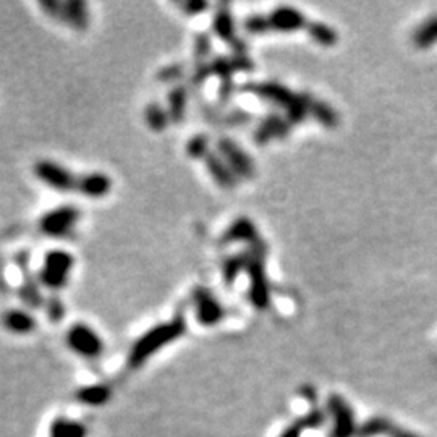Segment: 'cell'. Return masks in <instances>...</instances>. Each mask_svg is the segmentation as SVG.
Segmentation results:
<instances>
[{
  "mask_svg": "<svg viewBox=\"0 0 437 437\" xmlns=\"http://www.w3.org/2000/svg\"><path fill=\"white\" fill-rule=\"evenodd\" d=\"M185 332H186V318L182 311L175 314L170 321H165L162 324H157V326L151 327L131 345L130 353H128L126 358L128 367H131V370L141 367L152 355L161 351L164 346L178 340Z\"/></svg>",
  "mask_w": 437,
  "mask_h": 437,
  "instance_id": "cell-1",
  "label": "cell"
},
{
  "mask_svg": "<svg viewBox=\"0 0 437 437\" xmlns=\"http://www.w3.org/2000/svg\"><path fill=\"white\" fill-rule=\"evenodd\" d=\"M74 259L70 253L63 249H52L44 256V264L39 273L41 285L54 292L63 289L70 279Z\"/></svg>",
  "mask_w": 437,
  "mask_h": 437,
  "instance_id": "cell-2",
  "label": "cell"
},
{
  "mask_svg": "<svg viewBox=\"0 0 437 437\" xmlns=\"http://www.w3.org/2000/svg\"><path fill=\"white\" fill-rule=\"evenodd\" d=\"M79 217H81V212L77 206H58L41 217L39 230L51 238L68 237L78 223Z\"/></svg>",
  "mask_w": 437,
  "mask_h": 437,
  "instance_id": "cell-3",
  "label": "cell"
},
{
  "mask_svg": "<svg viewBox=\"0 0 437 437\" xmlns=\"http://www.w3.org/2000/svg\"><path fill=\"white\" fill-rule=\"evenodd\" d=\"M67 345L72 351L84 356V358H98L104 351V342L99 337V334L91 329L88 324L78 322L70 327L67 332Z\"/></svg>",
  "mask_w": 437,
  "mask_h": 437,
  "instance_id": "cell-4",
  "label": "cell"
},
{
  "mask_svg": "<svg viewBox=\"0 0 437 437\" xmlns=\"http://www.w3.org/2000/svg\"><path fill=\"white\" fill-rule=\"evenodd\" d=\"M34 175L42 183L51 186L57 191H72L77 190L78 177L63 167L62 164L54 161H39L34 165Z\"/></svg>",
  "mask_w": 437,
  "mask_h": 437,
  "instance_id": "cell-5",
  "label": "cell"
},
{
  "mask_svg": "<svg viewBox=\"0 0 437 437\" xmlns=\"http://www.w3.org/2000/svg\"><path fill=\"white\" fill-rule=\"evenodd\" d=\"M327 410L332 415L334 428L330 437H355L358 433L353 410L344 397L332 396L327 400Z\"/></svg>",
  "mask_w": 437,
  "mask_h": 437,
  "instance_id": "cell-6",
  "label": "cell"
},
{
  "mask_svg": "<svg viewBox=\"0 0 437 437\" xmlns=\"http://www.w3.org/2000/svg\"><path fill=\"white\" fill-rule=\"evenodd\" d=\"M193 303L196 319L202 326H216V324L223 318V308L217 298L212 293L204 289V287H196L193 290Z\"/></svg>",
  "mask_w": 437,
  "mask_h": 437,
  "instance_id": "cell-7",
  "label": "cell"
},
{
  "mask_svg": "<svg viewBox=\"0 0 437 437\" xmlns=\"http://www.w3.org/2000/svg\"><path fill=\"white\" fill-rule=\"evenodd\" d=\"M17 264L21 270V275H23V284H21L20 289V296L23 300L25 305H28L30 308H41L44 305V298H42V293L39 289V284L31 274L30 268V258L26 253H20L17 256Z\"/></svg>",
  "mask_w": 437,
  "mask_h": 437,
  "instance_id": "cell-8",
  "label": "cell"
},
{
  "mask_svg": "<svg viewBox=\"0 0 437 437\" xmlns=\"http://www.w3.org/2000/svg\"><path fill=\"white\" fill-rule=\"evenodd\" d=\"M77 190L83 196L91 200H99L107 196L112 190V178L103 172H89L78 177Z\"/></svg>",
  "mask_w": 437,
  "mask_h": 437,
  "instance_id": "cell-9",
  "label": "cell"
},
{
  "mask_svg": "<svg viewBox=\"0 0 437 437\" xmlns=\"http://www.w3.org/2000/svg\"><path fill=\"white\" fill-rule=\"evenodd\" d=\"M218 151H221L222 157L226 159L228 165H230V167L235 170L238 175H243V177L252 175L253 164L248 159L247 154H244L242 149L235 145V143L227 140V138H223V140L218 141Z\"/></svg>",
  "mask_w": 437,
  "mask_h": 437,
  "instance_id": "cell-10",
  "label": "cell"
},
{
  "mask_svg": "<svg viewBox=\"0 0 437 437\" xmlns=\"http://www.w3.org/2000/svg\"><path fill=\"white\" fill-rule=\"evenodd\" d=\"M63 21L77 31H86L89 26L88 5L81 0H67L63 2Z\"/></svg>",
  "mask_w": 437,
  "mask_h": 437,
  "instance_id": "cell-11",
  "label": "cell"
},
{
  "mask_svg": "<svg viewBox=\"0 0 437 437\" xmlns=\"http://www.w3.org/2000/svg\"><path fill=\"white\" fill-rule=\"evenodd\" d=\"M4 327L13 334H30L36 329V319L31 313L23 310H8L2 316Z\"/></svg>",
  "mask_w": 437,
  "mask_h": 437,
  "instance_id": "cell-12",
  "label": "cell"
},
{
  "mask_svg": "<svg viewBox=\"0 0 437 437\" xmlns=\"http://www.w3.org/2000/svg\"><path fill=\"white\" fill-rule=\"evenodd\" d=\"M186 100H188V93L183 86H175L170 89L167 96V112L172 124H182L186 114Z\"/></svg>",
  "mask_w": 437,
  "mask_h": 437,
  "instance_id": "cell-13",
  "label": "cell"
},
{
  "mask_svg": "<svg viewBox=\"0 0 437 437\" xmlns=\"http://www.w3.org/2000/svg\"><path fill=\"white\" fill-rule=\"evenodd\" d=\"M110 396H112L110 387L104 386V384H96V386L79 389L77 392V400L79 403L89 405V407H100V405L109 402Z\"/></svg>",
  "mask_w": 437,
  "mask_h": 437,
  "instance_id": "cell-14",
  "label": "cell"
},
{
  "mask_svg": "<svg viewBox=\"0 0 437 437\" xmlns=\"http://www.w3.org/2000/svg\"><path fill=\"white\" fill-rule=\"evenodd\" d=\"M206 165L209 174L214 177L218 185L226 186V188H230V186L235 185V178H233L232 170L228 169V165L226 162H223V159L216 156V154H207Z\"/></svg>",
  "mask_w": 437,
  "mask_h": 437,
  "instance_id": "cell-15",
  "label": "cell"
},
{
  "mask_svg": "<svg viewBox=\"0 0 437 437\" xmlns=\"http://www.w3.org/2000/svg\"><path fill=\"white\" fill-rule=\"evenodd\" d=\"M145 120L152 131L161 133L167 128L170 117L167 109H164L161 104L152 100V103H149L148 107L145 109Z\"/></svg>",
  "mask_w": 437,
  "mask_h": 437,
  "instance_id": "cell-16",
  "label": "cell"
},
{
  "mask_svg": "<svg viewBox=\"0 0 437 437\" xmlns=\"http://www.w3.org/2000/svg\"><path fill=\"white\" fill-rule=\"evenodd\" d=\"M51 437H86V428L77 421L57 418L51 426Z\"/></svg>",
  "mask_w": 437,
  "mask_h": 437,
  "instance_id": "cell-17",
  "label": "cell"
},
{
  "mask_svg": "<svg viewBox=\"0 0 437 437\" xmlns=\"http://www.w3.org/2000/svg\"><path fill=\"white\" fill-rule=\"evenodd\" d=\"M393 424L384 417H372L358 428L356 437H376L382 434H391Z\"/></svg>",
  "mask_w": 437,
  "mask_h": 437,
  "instance_id": "cell-18",
  "label": "cell"
},
{
  "mask_svg": "<svg viewBox=\"0 0 437 437\" xmlns=\"http://www.w3.org/2000/svg\"><path fill=\"white\" fill-rule=\"evenodd\" d=\"M303 23V17L295 10L284 8L279 12H274L273 18H270V28H280V30H293L298 28Z\"/></svg>",
  "mask_w": 437,
  "mask_h": 437,
  "instance_id": "cell-19",
  "label": "cell"
},
{
  "mask_svg": "<svg viewBox=\"0 0 437 437\" xmlns=\"http://www.w3.org/2000/svg\"><path fill=\"white\" fill-rule=\"evenodd\" d=\"M214 30L218 37H222L223 41H232L233 39V25L230 13H228L227 7L218 8V12L214 18Z\"/></svg>",
  "mask_w": 437,
  "mask_h": 437,
  "instance_id": "cell-20",
  "label": "cell"
},
{
  "mask_svg": "<svg viewBox=\"0 0 437 437\" xmlns=\"http://www.w3.org/2000/svg\"><path fill=\"white\" fill-rule=\"evenodd\" d=\"M436 41H437V18H433L426 25L421 26L419 31H417V34H415V42L421 47H426L434 44Z\"/></svg>",
  "mask_w": 437,
  "mask_h": 437,
  "instance_id": "cell-21",
  "label": "cell"
},
{
  "mask_svg": "<svg viewBox=\"0 0 437 437\" xmlns=\"http://www.w3.org/2000/svg\"><path fill=\"white\" fill-rule=\"evenodd\" d=\"M253 226L247 221H238L228 228L226 233V242H235V240H248L252 238Z\"/></svg>",
  "mask_w": 437,
  "mask_h": 437,
  "instance_id": "cell-22",
  "label": "cell"
},
{
  "mask_svg": "<svg viewBox=\"0 0 437 437\" xmlns=\"http://www.w3.org/2000/svg\"><path fill=\"white\" fill-rule=\"evenodd\" d=\"M324 421H326V415H324L322 410L314 408V410H311L310 413H306L305 417L298 419L296 423L300 424V428L303 431H305V429H318V428H321V426L324 424Z\"/></svg>",
  "mask_w": 437,
  "mask_h": 437,
  "instance_id": "cell-23",
  "label": "cell"
},
{
  "mask_svg": "<svg viewBox=\"0 0 437 437\" xmlns=\"http://www.w3.org/2000/svg\"><path fill=\"white\" fill-rule=\"evenodd\" d=\"M186 152L190 154V157L198 159V157H206L207 154V138L204 135H196L191 138L186 145Z\"/></svg>",
  "mask_w": 437,
  "mask_h": 437,
  "instance_id": "cell-24",
  "label": "cell"
},
{
  "mask_svg": "<svg viewBox=\"0 0 437 437\" xmlns=\"http://www.w3.org/2000/svg\"><path fill=\"white\" fill-rule=\"evenodd\" d=\"M44 305H46L47 316H49L52 322H58L63 316H65V306H63L62 300L57 295H52L47 298V301L44 303Z\"/></svg>",
  "mask_w": 437,
  "mask_h": 437,
  "instance_id": "cell-25",
  "label": "cell"
},
{
  "mask_svg": "<svg viewBox=\"0 0 437 437\" xmlns=\"http://www.w3.org/2000/svg\"><path fill=\"white\" fill-rule=\"evenodd\" d=\"M182 74H183L182 63H174V65L164 67L162 70L157 73V79H161L162 83H172L177 81L178 78H182Z\"/></svg>",
  "mask_w": 437,
  "mask_h": 437,
  "instance_id": "cell-26",
  "label": "cell"
},
{
  "mask_svg": "<svg viewBox=\"0 0 437 437\" xmlns=\"http://www.w3.org/2000/svg\"><path fill=\"white\" fill-rule=\"evenodd\" d=\"M41 7L44 8V12L49 17L63 21V2H58V0H42Z\"/></svg>",
  "mask_w": 437,
  "mask_h": 437,
  "instance_id": "cell-27",
  "label": "cell"
},
{
  "mask_svg": "<svg viewBox=\"0 0 437 437\" xmlns=\"http://www.w3.org/2000/svg\"><path fill=\"white\" fill-rule=\"evenodd\" d=\"M240 269H242V258L228 259L227 263L223 264V279L230 284V282L237 277Z\"/></svg>",
  "mask_w": 437,
  "mask_h": 437,
  "instance_id": "cell-28",
  "label": "cell"
},
{
  "mask_svg": "<svg viewBox=\"0 0 437 437\" xmlns=\"http://www.w3.org/2000/svg\"><path fill=\"white\" fill-rule=\"evenodd\" d=\"M209 39H207L206 34H198L196 36L195 41V52H196V58H202L206 57L207 52H209Z\"/></svg>",
  "mask_w": 437,
  "mask_h": 437,
  "instance_id": "cell-29",
  "label": "cell"
},
{
  "mask_svg": "<svg viewBox=\"0 0 437 437\" xmlns=\"http://www.w3.org/2000/svg\"><path fill=\"white\" fill-rule=\"evenodd\" d=\"M180 7H182V10L186 15H200L201 12H204V10L207 8V4L206 2H183V4H180Z\"/></svg>",
  "mask_w": 437,
  "mask_h": 437,
  "instance_id": "cell-30",
  "label": "cell"
},
{
  "mask_svg": "<svg viewBox=\"0 0 437 437\" xmlns=\"http://www.w3.org/2000/svg\"><path fill=\"white\" fill-rule=\"evenodd\" d=\"M301 433H303V429L300 428V424L293 423L279 437H301Z\"/></svg>",
  "mask_w": 437,
  "mask_h": 437,
  "instance_id": "cell-31",
  "label": "cell"
},
{
  "mask_svg": "<svg viewBox=\"0 0 437 437\" xmlns=\"http://www.w3.org/2000/svg\"><path fill=\"white\" fill-rule=\"evenodd\" d=\"M389 436H391V437H419L417 434L410 433V431H407V429L397 428V426H393L392 431H391V434H389Z\"/></svg>",
  "mask_w": 437,
  "mask_h": 437,
  "instance_id": "cell-32",
  "label": "cell"
},
{
  "mask_svg": "<svg viewBox=\"0 0 437 437\" xmlns=\"http://www.w3.org/2000/svg\"><path fill=\"white\" fill-rule=\"evenodd\" d=\"M303 396H305L308 400H313V398H316V393H314V389H305L303 391Z\"/></svg>",
  "mask_w": 437,
  "mask_h": 437,
  "instance_id": "cell-33",
  "label": "cell"
}]
</instances>
